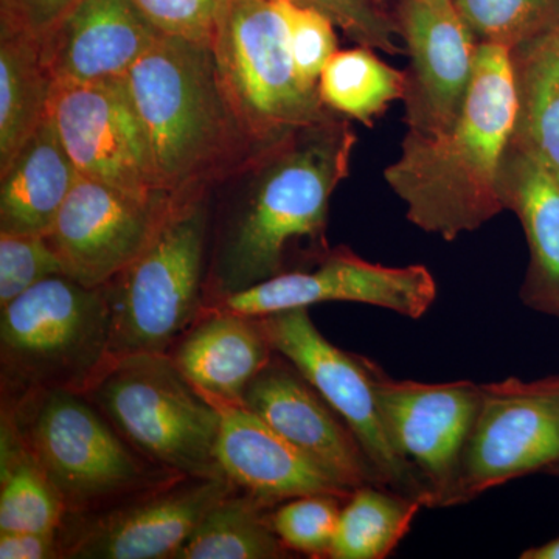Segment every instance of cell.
I'll list each match as a JSON object with an SVG mask.
<instances>
[{
    "mask_svg": "<svg viewBox=\"0 0 559 559\" xmlns=\"http://www.w3.org/2000/svg\"><path fill=\"white\" fill-rule=\"evenodd\" d=\"M516 119L511 51L477 46L473 79L457 119L426 135L409 131L385 182L406 204L412 224L454 241L479 229L503 209L500 171Z\"/></svg>",
    "mask_w": 559,
    "mask_h": 559,
    "instance_id": "obj_1",
    "label": "cell"
},
{
    "mask_svg": "<svg viewBox=\"0 0 559 559\" xmlns=\"http://www.w3.org/2000/svg\"><path fill=\"white\" fill-rule=\"evenodd\" d=\"M355 131L330 112L241 168L245 193L221 238L216 285L221 296L285 274L294 246L326 250L330 200L348 176Z\"/></svg>",
    "mask_w": 559,
    "mask_h": 559,
    "instance_id": "obj_2",
    "label": "cell"
},
{
    "mask_svg": "<svg viewBox=\"0 0 559 559\" xmlns=\"http://www.w3.org/2000/svg\"><path fill=\"white\" fill-rule=\"evenodd\" d=\"M124 84L148 139L157 186L173 200L197 197L257 156L227 100L212 44L160 35Z\"/></svg>",
    "mask_w": 559,
    "mask_h": 559,
    "instance_id": "obj_3",
    "label": "cell"
},
{
    "mask_svg": "<svg viewBox=\"0 0 559 559\" xmlns=\"http://www.w3.org/2000/svg\"><path fill=\"white\" fill-rule=\"evenodd\" d=\"M212 49L227 100L257 154L333 112L319 90L299 79L280 0H226Z\"/></svg>",
    "mask_w": 559,
    "mask_h": 559,
    "instance_id": "obj_4",
    "label": "cell"
},
{
    "mask_svg": "<svg viewBox=\"0 0 559 559\" xmlns=\"http://www.w3.org/2000/svg\"><path fill=\"white\" fill-rule=\"evenodd\" d=\"M110 421L143 454L190 477H224L221 411L164 353L109 359L91 382Z\"/></svg>",
    "mask_w": 559,
    "mask_h": 559,
    "instance_id": "obj_5",
    "label": "cell"
},
{
    "mask_svg": "<svg viewBox=\"0 0 559 559\" xmlns=\"http://www.w3.org/2000/svg\"><path fill=\"white\" fill-rule=\"evenodd\" d=\"M207 229L200 194L173 201L146 248L110 280L109 359L165 353L189 325L200 307Z\"/></svg>",
    "mask_w": 559,
    "mask_h": 559,
    "instance_id": "obj_6",
    "label": "cell"
},
{
    "mask_svg": "<svg viewBox=\"0 0 559 559\" xmlns=\"http://www.w3.org/2000/svg\"><path fill=\"white\" fill-rule=\"evenodd\" d=\"M2 310L3 369L27 384L72 389L92 382L109 359L110 308L103 288L53 275Z\"/></svg>",
    "mask_w": 559,
    "mask_h": 559,
    "instance_id": "obj_7",
    "label": "cell"
},
{
    "mask_svg": "<svg viewBox=\"0 0 559 559\" xmlns=\"http://www.w3.org/2000/svg\"><path fill=\"white\" fill-rule=\"evenodd\" d=\"M559 465V377L480 384V404L451 484L437 507Z\"/></svg>",
    "mask_w": 559,
    "mask_h": 559,
    "instance_id": "obj_8",
    "label": "cell"
},
{
    "mask_svg": "<svg viewBox=\"0 0 559 559\" xmlns=\"http://www.w3.org/2000/svg\"><path fill=\"white\" fill-rule=\"evenodd\" d=\"M257 319L274 352L288 360L348 426L382 485L423 499L428 507L425 485L393 447L382 421L374 388L378 367L325 340L308 308Z\"/></svg>",
    "mask_w": 559,
    "mask_h": 559,
    "instance_id": "obj_9",
    "label": "cell"
},
{
    "mask_svg": "<svg viewBox=\"0 0 559 559\" xmlns=\"http://www.w3.org/2000/svg\"><path fill=\"white\" fill-rule=\"evenodd\" d=\"M33 404L22 440L64 506H90L138 487V460L72 389H46Z\"/></svg>",
    "mask_w": 559,
    "mask_h": 559,
    "instance_id": "obj_10",
    "label": "cell"
},
{
    "mask_svg": "<svg viewBox=\"0 0 559 559\" xmlns=\"http://www.w3.org/2000/svg\"><path fill=\"white\" fill-rule=\"evenodd\" d=\"M49 116L81 176L159 200L148 139L124 80L57 83Z\"/></svg>",
    "mask_w": 559,
    "mask_h": 559,
    "instance_id": "obj_11",
    "label": "cell"
},
{
    "mask_svg": "<svg viewBox=\"0 0 559 559\" xmlns=\"http://www.w3.org/2000/svg\"><path fill=\"white\" fill-rule=\"evenodd\" d=\"M436 296V280L428 267L382 266L340 248L326 253L316 271L285 272L223 296L221 310L264 318L329 301H353L419 319L432 307Z\"/></svg>",
    "mask_w": 559,
    "mask_h": 559,
    "instance_id": "obj_12",
    "label": "cell"
},
{
    "mask_svg": "<svg viewBox=\"0 0 559 559\" xmlns=\"http://www.w3.org/2000/svg\"><path fill=\"white\" fill-rule=\"evenodd\" d=\"M173 201L145 200L80 175L46 237L66 275L103 288L138 259Z\"/></svg>",
    "mask_w": 559,
    "mask_h": 559,
    "instance_id": "obj_13",
    "label": "cell"
},
{
    "mask_svg": "<svg viewBox=\"0 0 559 559\" xmlns=\"http://www.w3.org/2000/svg\"><path fill=\"white\" fill-rule=\"evenodd\" d=\"M382 421L393 447L425 485L428 507L451 484L480 404V384H425L374 378Z\"/></svg>",
    "mask_w": 559,
    "mask_h": 559,
    "instance_id": "obj_14",
    "label": "cell"
},
{
    "mask_svg": "<svg viewBox=\"0 0 559 559\" xmlns=\"http://www.w3.org/2000/svg\"><path fill=\"white\" fill-rule=\"evenodd\" d=\"M396 21L411 57L403 98L407 127L439 134L462 109L479 43L452 0H401Z\"/></svg>",
    "mask_w": 559,
    "mask_h": 559,
    "instance_id": "obj_15",
    "label": "cell"
},
{
    "mask_svg": "<svg viewBox=\"0 0 559 559\" xmlns=\"http://www.w3.org/2000/svg\"><path fill=\"white\" fill-rule=\"evenodd\" d=\"M241 404L342 487L355 491L364 485H382L352 430L299 371L267 366L250 382Z\"/></svg>",
    "mask_w": 559,
    "mask_h": 559,
    "instance_id": "obj_16",
    "label": "cell"
},
{
    "mask_svg": "<svg viewBox=\"0 0 559 559\" xmlns=\"http://www.w3.org/2000/svg\"><path fill=\"white\" fill-rule=\"evenodd\" d=\"M162 33L134 0H75L39 36L57 83L124 80Z\"/></svg>",
    "mask_w": 559,
    "mask_h": 559,
    "instance_id": "obj_17",
    "label": "cell"
},
{
    "mask_svg": "<svg viewBox=\"0 0 559 559\" xmlns=\"http://www.w3.org/2000/svg\"><path fill=\"white\" fill-rule=\"evenodd\" d=\"M216 404V403H215ZM221 429L216 460L224 477L263 503L299 496L333 495L348 499L353 491L320 468L314 460L283 439L242 404H216Z\"/></svg>",
    "mask_w": 559,
    "mask_h": 559,
    "instance_id": "obj_18",
    "label": "cell"
},
{
    "mask_svg": "<svg viewBox=\"0 0 559 559\" xmlns=\"http://www.w3.org/2000/svg\"><path fill=\"white\" fill-rule=\"evenodd\" d=\"M227 477H198L98 522L70 550L81 559H175L216 503L230 496Z\"/></svg>",
    "mask_w": 559,
    "mask_h": 559,
    "instance_id": "obj_19",
    "label": "cell"
},
{
    "mask_svg": "<svg viewBox=\"0 0 559 559\" xmlns=\"http://www.w3.org/2000/svg\"><path fill=\"white\" fill-rule=\"evenodd\" d=\"M503 207L524 227L530 263L522 301L559 319V182L539 162L509 146L500 171Z\"/></svg>",
    "mask_w": 559,
    "mask_h": 559,
    "instance_id": "obj_20",
    "label": "cell"
},
{
    "mask_svg": "<svg viewBox=\"0 0 559 559\" xmlns=\"http://www.w3.org/2000/svg\"><path fill=\"white\" fill-rule=\"evenodd\" d=\"M272 352L260 319L221 310L191 330L171 359L213 403L241 404L250 382L270 366Z\"/></svg>",
    "mask_w": 559,
    "mask_h": 559,
    "instance_id": "obj_21",
    "label": "cell"
},
{
    "mask_svg": "<svg viewBox=\"0 0 559 559\" xmlns=\"http://www.w3.org/2000/svg\"><path fill=\"white\" fill-rule=\"evenodd\" d=\"M0 234H49L80 178L50 116L0 170Z\"/></svg>",
    "mask_w": 559,
    "mask_h": 559,
    "instance_id": "obj_22",
    "label": "cell"
},
{
    "mask_svg": "<svg viewBox=\"0 0 559 559\" xmlns=\"http://www.w3.org/2000/svg\"><path fill=\"white\" fill-rule=\"evenodd\" d=\"M510 51L516 90L511 145L559 182V25Z\"/></svg>",
    "mask_w": 559,
    "mask_h": 559,
    "instance_id": "obj_23",
    "label": "cell"
},
{
    "mask_svg": "<svg viewBox=\"0 0 559 559\" xmlns=\"http://www.w3.org/2000/svg\"><path fill=\"white\" fill-rule=\"evenodd\" d=\"M55 87L39 36L0 33V170L49 116Z\"/></svg>",
    "mask_w": 559,
    "mask_h": 559,
    "instance_id": "obj_24",
    "label": "cell"
},
{
    "mask_svg": "<svg viewBox=\"0 0 559 559\" xmlns=\"http://www.w3.org/2000/svg\"><path fill=\"white\" fill-rule=\"evenodd\" d=\"M425 500L382 485L356 488L342 506L329 558L384 559L409 533Z\"/></svg>",
    "mask_w": 559,
    "mask_h": 559,
    "instance_id": "obj_25",
    "label": "cell"
},
{
    "mask_svg": "<svg viewBox=\"0 0 559 559\" xmlns=\"http://www.w3.org/2000/svg\"><path fill=\"white\" fill-rule=\"evenodd\" d=\"M404 94L406 73L390 68L369 47L337 50L320 73L319 95L325 108L367 127Z\"/></svg>",
    "mask_w": 559,
    "mask_h": 559,
    "instance_id": "obj_26",
    "label": "cell"
},
{
    "mask_svg": "<svg viewBox=\"0 0 559 559\" xmlns=\"http://www.w3.org/2000/svg\"><path fill=\"white\" fill-rule=\"evenodd\" d=\"M253 498L226 499L205 514L175 559H274L285 546Z\"/></svg>",
    "mask_w": 559,
    "mask_h": 559,
    "instance_id": "obj_27",
    "label": "cell"
},
{
    "mask_svg": "<svg viewBox=\"0 0 559 559\" xmlns=\"http://www.w3.org/2000/svg\"><path fill=\"white\" fill-rule=\"evenodd\" d=\"M64 507L24 440L3 426L0 532H57Z\"/></svg>",
    "mask_w": 559,
    "mask_h": 559,
    "instance_id": "obj_28",
    "label": "cell"
},
{
    "mask_svg": "<svg viewBox=\"0 0 559 559\" xmlns=\"http://www.w3.org/2000/svg\"><path fill=\"white\" fill-rule=\"evenodd\" d=\"M477 43L513 50L559 25V0H452Z\"/></svg>",
    "mask_w": 559,
    "mask_h": 559,
    "instance_id": "obj_29",
    "label": "cell"
},
{
    "mask_svg": "<svg viewBox=\"0 0 559 559\" xmlns=\"http://www.w3.org/2000/svg\"><path fill=\"white\" fill-rule=\"evenodd\" d=\"M345 500L333 495L285 500L270 516L271 527L286 550L329 558Z\"/></svg>",
    "mask_w": 559,
    "mask_h": 559,
    "instance_id": "obj_30",
    "label": "cell"
},
{
    "mask_svg": "<svg viewBox=\"0 0 559 559\" xmlns=\"http://www.w3.org/2000/svg\"><path fill=\"white\" fill-rule=\"evenodd\" d=\"M53 275H66L46 235L0 234V308Z\"/></svg>",
    "mask_w": 559,
    "mask_h": 559,
    "instance_id": "obj_31",
    "label": "cell"
},
{
    "mask_svg": "<svg viewBox=\"0 0 559 559\" xmlns=\"http://www.w3.org/2000/svg\"><path fill=\"white\" fill-rule=\"evenodd\" d=\"M280 7L285 14L289 49L299 79L305 86L319 90L320 73L337 51L334 24L318 10L293 0H280Z\"/></svg>",
    "mask_w": 559,
    "mask_h": 559,
    "instance_id": "obj_32",
    "label": "cell"
},
{
    "mask_svg": "<svg viewBox=\"0 0 559 559\" xmlns=\"http://www.w3.org/2000/svg\"><path fill=\"white\" fill-rule=\"evenodd\" d=\"M299 5L318 10L342 28L349 39L371 50L399 55L396 36L401 35L399 21L381 9L380 0H293Z\"/></svg>",
    "mask_w": 559,
    "mask_h": 559,
    "instance_id": "obj_33",
    "label": "cell"
},
{
    "mask_svg": "<svg viewBox=\"0 0 559 559\" xmlns=\"http://www.w3.org/2000/svg\"><path fill=\"white\" fill-rule=\"evenodd\" d=\"M162 33L212 44L226 0H134Z\"/></svg>",
    "mask_w": 559,
    "mask_h": 559,
    "instance_id": "obj_34",
    "label": "cell"
},
{
    "mask_svg": "<svg viewBox=\"0 0 559 559\" xmlns=\"http://www.w3.org/2000/svg\"><path fill=\"white\" fill-rule=\"evenodd\" d=\"M75 0H0V33L49 31Z\"/></svg>",
    "mask_w": 559,
    "mask_h": 559,
    "instance_id": "obj_35",
    "label": "cell"
},
{
    "mask_svg": "<svg viewBox=\"0 0 559 559\" xmlns=\"http://www.w3.org/2000/svg\"><path fill=\"white\" fill-rule=\"evenodd\" d=\"M55 532H0V558H57Z\"/></svg>",
    "mask_w": 559,
    "mask_h": 559,
    "instance_id": "obj_36",
    "label": "cell"
},
{
    "mask_svg": "<svg viewBox=\"0 0 559 559\" xmlns=\"http://www.w3.org/2000/svg\"><path fill=\"white\" fill-rule=\"evenodd\" d=\"M521 559H559V538L522 551Z\"/></svg>",
    "mask_w": 559,
    "mask_h": 559,
    "instance_id": "obj_37",
    "label": "cell"
},
{
    "mask_svg": "<svg viewBox=\"0 0 559 559\" xmlns=\"http://www.w3.org/2000/svg\"><path fill=\"white\" fill-rule=\"evenodd\" d=\"M549 473L557 474V476H559V465L555 466V468H551Z\"/></svg>",
    "mask_w": 559,
    "mask_h": 559,
    "instance_id": "obj_38",
    "label": "cell"
},
{
    "mask_svg": "<svg viewBox=\"0 0 559 559\" xmlns=\"http://www.w3.org/2000/svg\"><path fill=\"white\" fill-rule=\"evenodd\" d=\"M436 2H443V0H436Z\"/></svg>",
    "mask_w": 559,
    "mask_h": 559,
    "instance_id": "obj_39",
    "label": "cell"
}]
</instances>
